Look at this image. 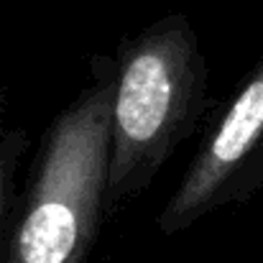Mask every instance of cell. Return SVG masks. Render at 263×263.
Returning a JSON list of instances; mask_svg holds the SVG:
<instances>
[{"mask_svg":"<svg viewBox=\"0 0 263 263\" xmlns=\"http://www.w3.org/2000/svg\"><path fill=\"white\" fill-rule=\"evenodd\" d=\"M89 82L41 138L31 184L5 235L0 263H87L107 197L118 59L95 54Z\"/></svg>","mask_w":263,"mask_h":263,"instance_id":"1","label":"cell"},{"mask_svg":"<svg viewBox=\"0 0 263 263\" xmlns=\"http://www.w3.org/2000/svg\"><path fill=\"white\" fill-rule=\"evenodd\" d=\"M115 59L107 217L154 184L176 146L197 130L210 102L207 62L184 13H169L136 36H123Z\"/></svg>","mask_w":263,"mask_h":263,"instance_id":"2","label":"cell"},{"mask_svg":"<svg viewBox=\"0 0 263 263\" xmlns=\"http://www.w3.org/2000/svg\"><path fill=\"white\" fill-rule=\"evenodd\" d=\"M258 186H263V59L207 130L174 197L159 212L156 228L172 238L204 215L248 199Z\"/></svg>","mask_w":263,"mask_h":263,"instance_id":"3","label":"cell"},{"mask_svg":"<svg viewBox=\"0 0 263 263\" xmlns=\"http://www.w3.org/2000/svg\"><path fill=\"white\" fill-rule=\"evenodd\" d=\"M26 151H28V133L23 128H10L0 136V256L10 228V215L15 207V174Z\"/></svg>","mask_w":263,"mask_h":263,"instance_id":"4","label":"cell"},{"mask_svg":"<svg viewBox=\"0 0 263 263\" xmlns=\"http://www.w3.org/2000/svg\"><path fill=\"white\" fill-rule=\"evenodd\" d=\"M5 107H8V97H5V92L0 89V120L5 118Z\"/></svg>","mask_w":263,"mask_h":263,"instance_id":"5","label":"cell"}]
</instances>
